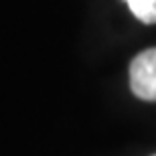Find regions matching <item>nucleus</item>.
Segmentation results:
<instances>
[{"mask_svg": "<svg viewBox=\"0 0 156 156\" xmlns=\"http://www.w3.org/2000/svg\"><path fill=\"white\" fill-rule=\"evenodd\" d=\"M132 14L144 24H156V0H126Z\"/></svg>", "mask_w": 156, "mask_h": 156, "instance_id": "2", "label": "nucleus"}, {"mask_svg": "<svg viewBox=\"0 0 156 156\" xmlns=\"http://www.w3.org/2000/svg\"><path fill=\"white\" fill-rule=\"evenodd\" d=\"M130 89L144 101H156V47L146 49L132 59Z\"/></svg>", "mask_w": 156, "mask_h": 156, "instance_id": "1", "label": "nucleus"}]
</instances>
